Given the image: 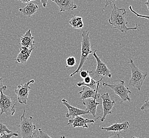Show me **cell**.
<instances>
[{
    "instance_id": "6da1fadb",
    "label": "cell",
    "mask_w": 149,
    "mask_h": 138,
    "mask_svg": "<svg viewBox=\"0 0 149 138\" xmlns=\"http://www.w3.org/2000/svg\"><path fill=\"white\" fill-rule=\"evenodd\" d=\"M112 10L108 22L113 28H116L122 33L128 32L129 30H138V25L136 24V26L133 28H128L127 24L128 21L126 18V10L124 9H119L115 3L111 6Z\"/></svg>"
},
{
    "instance_id": "7a4b0ae2",
    "label": "cell",
    "mask_w": 149,
    "mask_h": 138,
    "mask_svg": "<svg viewBox=\"0 0 149 138\" xmlns=\"http://www.w3.org/2000/svg\"><path fill=\"white\" fill-rule=\"evenodd\" d=\"M82 37L80 63L77 70L73 73H72L71 75H70L71 77H73L75 74L80 72L81 70H82V68L84 66V64L87 60L89 54L93 53L91 44L90 41L89 32L88 31H84L82 33Z\"/></svg>"
},
{
    "instance_id": "3957f363",
    "label": "cell",
    "mask_w": 149,
    "mask_h": 138,
    "mask_svg": "<svg viewBox=\"0 0 149 138\" xmlns=\"http://www.w3.org/2000/svg\"><path fill=\"white\" fill-rule=\"evenodd\" d=\"M128 63L131 70V77L129 81V86L136 88L140 91L143 82L146 78L148 73L143 72L135 66L132 59H129Z\"/></svg>"
},
{
    "instance_id": "277c9868",
    "label": "cell",
    "mask_w": 149,
    "mask_h": 138,
    "mask_svg": "<svg viewBox=\"0 0 149 138\" xmlns=\"http://www.w3.org/2000/svg\"><path fill=\"white\" fill-rule=\"evenodd\" d=\"M25 113L26 111L24 109V113L20 119L19 131L22 138H33L36 129V126L33 124V117L32 116L26 117Z\"/></svg>"
},
{
    "instance_id": "5b68a950",
    "label": "cell",
    "mask_w": 149,
    "mask_h": 138,
    "mask_svg": "<svg viewBox=\"0 0 149 138\" xmlns=\"http://www.w3.org/2000/svg\"><path fill=\"white\" fill-rule=\"evenodd\" d=\"M102 86L104 87L110 88L113 91V93L119 96L122 100L120 104H122L123 102H129L131 101V99L129 97V94L132 93L128 87H126L125 84V82L122 80H118L114 82L113 84H109L108 83L104 82Z\"/></svg>"
},
{
    "instance_id": "8992f818",
    "label": "cell",
    "mask_w": 149,
    "mask_h": 138,
    "mask_svg": "<svg viewBox=\"0 0 149 138\" xmlns=\"http://www.w3.org/2000/svg\"><path fill=\"white\" fill-rule=\"evenodd\" d=\"M97 50L96 49L93 52V56L95 58L96 62H97V66L96 69L95 71H92L89 72V75L93 78L95 80H97L99 79H104V77L108 78H111V74L110 72V70L108 68L106 64L103 62L99 57L96 54V52Z\"/></svg>"
},
{
    "instance_id": "52a82bcc",
    "label": "cell",
    "mask_w": 149,
    "mask_h": 138,
    "mask_svg": "<svg viewBox=\"0 0 149 138\" xmlns=\"http://www.w3.org/2000/svg\"><path fill=\"white\" fill-rule=\"evenodd\" d=\"M16 102L0 90V115L5 113L7 116H13L15 113Z\"/></svg>"
},
{
    "instance_id": "ba28073f",
    "label": "cell",
    "mask_w": 149,
    "mask_h": 138,
    "mask_svg": "<svg viewBox=\"0 0 149 138\" xmlns=\"http://www.w3.org/2000/svg\"><path fill=\"white\" fill-rule=\"evenodd\" d=\"M35 82L34 80H31L24 84H20L18 86V88L15 90V93L17 96L18 102L21 104H27L31 88L29 85Z\"/></svg>"
},
{
    "instance_id": "9c48e42d",
    "label": "cell",
    "mask_w": 149,
    "mask_h": 138,
    "mask_svg": "<svg viewBox=\"0 0 149 138\" xmlns=\"http://www.w3.org/2000/svg\"><path fill=\"white\" fill-rule=\"evenodd\" d=\"M100 98L102 99V105L103 107V115L100 117V121L103 122L107 115L113 113L112 109L116 102L115 100H111L110 96L108 93L102 94L100 96Z\"/></svg>"
},
{
    "instance_id": "30bf717a",
    "label": "cell",
    "mask_w": 149,
    "mask_h": 138,
    "mask_svg": "<svg viewBox=\"0 0 149 138\" xmlns=\"http://www.w3.org/2000/svg\"><path fill=\"white\" fill-rule=\"evenodd\" d=\"M100 117H98L95 118V120H91V119L84 118V117L80 116V115H78L74 118L69 120V122L68 123V125L72 126L73 128L82 127L84 128H88V125H87L88 123L93 124Z\"/></svg>"
},
{
    "instance_id": "8fae6325",
    "label": "cell",
    "mask_w": 149,
    "mask_h": 138,
    "mask_svg": "<svg viewBox=\"0 0 149 138\" xmlns=\"http://www.w3.org/2000/svg\"><path fill=\"white\" fill-rule=\"evenodd\" d=\"M82 90L79 93L80 94V99L82 100L86 99V98H95V99H99L100 98L101 95L99 93V88L95 89H93L90 87H87L86 86H82Z\"/></svg>"
},
{
    "instance_id": "7c38bea8",
    "label": "cell",
    "mask_w": 149,
    "mask_h": 138,
    "mask_svg": "<svg viewBox=\"0 0 149 138\" xmlns=\"http://www.w3.org/2000/svg\"><path fill=\"white\" fill-rule=\"evenodd\" d=\"M62 102L65 106L68 109V113L66 114V117L69 118L72 117V118L78 115H81L84 114H90L89 112L86 110H83L79 108H77L72 106L69 104L68 101L65 99L62 100Z\"/></svg>"
},
{
    "instance_id": "4fadbf2b",
    "label": "cell",
    "mask_w": 149,
    "mask_h": 138,
    "mask_svg": "<svg viewBox=\"0 0 149 138\" xmlns=\"http://www.w3.org/2000/svg\"><path fill=\"white\" fill-rule=\"evenodd\" d=\"M52 1L56 3L59 7L60 12L69 11L78 8L74 0H52Z\"/></svg>"
},
{
    "instance_id": "5bb4252c",
    "label": "cell",
    "mask_w": 149,
    "mask_h": 138,
    "mask_svg": "<svg viewBox=\"0 0 149 138\" xmlns=\"http://www.w3.org/2000/svg\"><path fill=\"white\" fill-rule=\"evenodd\" d=\"M20 52L18 54V56L15 60L17 62L20 64H25L27 63V61L30 57L33 50L35 47L32 48H28L26 47L20 46Z\"/></svg>"
},
{
    "instance_id": "9a60e30c",
    "label": "cell",
    "mask_w": 149,
    "mask_h": 138,
    "mask_svg": "<svg viewBox=\"0 0 149 138\" xmlns=\"http://www.w3.org/2000/svg\"><path fill=\"white\" fill-rule=\"evenodd\" d=\"M82 104L86 107V110L89 112L90 114L93 115V117H95L97 113V108L98 105H100V102H96V99L92 98L84 99Z\"/></svg>"
},
{
    "instance_id": "2e32d148",
    "label": "cell",
    "mask_w": 149,
    "mask_h": 138,
    "mask_svg": "<svg viewBox=\"0 0 149 138\" xmlns=\"http://www.w3.org/2000/svg\"><path fill=\"white\" fill-rule=\"evenodd\" d=\"M35 38L32 36L31 30H28L21 37L20 46L26 47L28 48H33L35 45Z\"/></svg>"
},
{
    "instance_id": "e0dca14e",
    "label": "cell",
    "mask_w": 149,
    "mask_h": 138,
    "mask_svg": "<svg viewBox=\"0 0 149 138\" xmlns=\"http://www.w3.org/2000/svg\"><path fill=\"white\" fill-rule=\"evenodd\" d=\"M103 79H101L99 80L96 81L93 78H92L90 75H89L84 79V81L79 82L77 85L78 87H82L83 86H86L87 87H90L93 89H95L99 87L100 82Z\"/></svg>"
},
{
    "instance_id": "ac0fdd59",
    "label": "cell",
    "mask_w": 149,
    "mask_h": 138,
    "mask_svg": "<svg viewBox=\"0 0 149 138\" xmlns=\"http://www.w3.org/2000/svg\"><path fill=\"white\" fill-rule=\"evenodd\" d=\"M38 10V6L35 3L31 2L30 1L28 2L27 5L24 8H20L19 11L21 12L22 15L30 17L31 15H33Z\"/></svg>"
},
{
    "instance_id": "d6986e66",
    "label": "cell",
    "mask_w": 149,
    "mask_h": 138,
    "mask_svg": "<svg viewBox=\"0 0 149 138\" xmlns=\"http://www.w3.org/2000/svg\"><path fill=\"white\" fill-rule=\"evenodd\" d=\"M129 126H130V123L127 121H125L121 123H115L107 128L101 127V129L102 130H106L107 131L118 132H120L121 131H127L129 128Z\"/></svg>"
},
{
    "instance_id": "ffe728a7",
    "label": "cell",
    "mask_w": 149,
    "mask_h": 138,
    "mask_svg": "<svg viewBox=\"0 0 149 138\" xmlns=\"http://www.w3.org/2000/svg\"><path fill=\"white\" fill-rule=\"evenodd\" d=\"M69 24L73 28L79 29H82L84 26L82 18L75 15L72 17L71 20L69 21Z\"/></svg>"
},
{
    "instance_id": "44dd1931",
    "label": "cell",
    "mask_w": 149,
    "mask_h": 138,
    "mask_svg": "<svg viewBox=\"0 0 149 138\" xmlns=\"http://www.w3.org/2000/svg\"><path fill=\"white\" fill-rule=\"evenodd\" d=\"M66 67H71V66H74L76 64L77 61L76 59L74 56H70L68 57L66 61Z\"/></svg>"
},
{
    "instance_id": "7402d4cb",
    "label": "cell",
    "mask_w": 149,
    "mask_h": 138,
    "mask_svg": "<svg viewBox=\"0 0 149 138\" xmlns=\"http://www.w3.org/2000/svg\"><path fill=\"white\" fill-rule=\"evenodd\" d=\"M5 132L10 133L12 132L7 128V126L5 124H3L1 123H0V136L3 135V133Z\"/></svg>"
},
{
    "instance_id": "603a6c76",
    "label": "cell",
    "mask_w": 149,
    "mask_h": 138,
    "mask_svg": "<svg viewBox=\"0 0 149 138\" xmlns=\"http://www.w3.org/2000/svg\"><path fill=\"white\" fill-rule=\"evenodd\" d=\"M19 135L17 133H13V132H11L10 133L6 134L5 133H4L3 135L0 136V138H11L13 137H18Z\"/></svg>"
},
{
    "instance_id": "cb8c5ba5",
    "label": "cell",
    "mask_w": 149,
    "mask_h": 138,
    "mask_svg": "<svg viewBox=\"0 0 149 138\" xmlns=\"http://www.w3.org/2000/svg\"><path fill=\"white\" fill-rule=\"evenodd\" d=\"M129 9L130 10V11H131L132 13H133L134 15H135L137 17H139V18H146V19H148V20L149 21V15H139V14H138L137 13L134 11V10H133V9L132 8V6H129Z\"/></svg>"
},
{
    "instance_id": "d4e9b609",
    "label": "cell",
    "mask_w": 149,
    "mask_h": 138,
    "mask_svg": "<svg viewBox=\"0 0 149 138\" xmlns=\"http://www.w3.org/2000/svg\"><path fill=\"white\" fill-rule=\"evenodd\" d=\"M80 75L82 78H86L87 76L89 75V70H81L80 71Z\"/></svg>"
},
{
    "instance_id": "484cf974",
    "label": "cell",
    "mask_w": 149,
    "mask_h": 138,
    "mask_svg": "<svg viewBox=\"0 0 149 138\" xmlns=\"http://www.w3.org/2000/svg\"><path fill=\"white\" fill-rule=\"evenodd\" d=\"M38 131H39V135L37 137V138H51V137L48 135L47 133H45V132H43L41 129H39Z\"/></svg>"
},
{
    "instance_id": "4316f807",
    "label": "cell",
    "mask_w": 149,
    "mask_h": 138,
    "mask_svg": "<svg viewBox=\"0 0 149 138\" xmlns=\"http://www.w3.org/2000/svg\"><path fill=\"white\" fill-rule=\"evenodd\" d=\"M149 109V99L146 100L144 104L141 107V110H144V109Z\"/></svg>"
},
{
    "instance_id": "83f0119b",
    "label": "cell",
    "mask_w": 149,
    "mask_h": 138,
    "mask_svg": "<svg viewBox=\"0 0 149 138\" xmlns=\"http://www.w3.org/2000/svg\"><path fill=\"white\" fill-rule=\"evenodd\" d=\"M7 87L3 84V78L0 77V90H6Z\"/></svg>"
},
{
    "instance_id": "f1b7e54d",
    "label": "cell",
    "mask_w": 149,
    "mask_h": 138,
    "mask_svg": "<svg viewBox=\"0 0 149 138\" xmlns=\"http://www.w3.org/2000/svg\"><path fill=\"white\" fill-rule=\"evenodd\" d=\"M117 0H105L106 2V4H105V8H106L108 6H111L112 4L114 3L115 1H116Z\"/></svg>"
},
{
    "instance_id": "f546056e",
    "label": "cell",
    "mask_w": 149,
    "mask_h": 138,
    "mask_svg": "<svg viewBox=\"0 0 149 138\" xmlns=\"http://www.w3.org/2000/svg\"><path fill=\"white\" fill-rule=\"evenodd\" d=\"M40 2L42 3V6L44 8H46L48 2V0H40Z\"/></svg>"
},
{
    "instance_id": "4dcf8cb0",
    "label": "cell",
    "mask_w": 149,
    "mask_h": 138,
    "mask_svg": "<svg viewBox=\"0 0 149 138\" xmlns=\"http://www.w3.org/2000/svg\"><path fill=\"white\" fill-rule=\"evenodd\" d=\"M144 4H146L147 7H148V10L149 11V0H147L146 2L144 3Z\"/></svg>"
}]
</instances>
